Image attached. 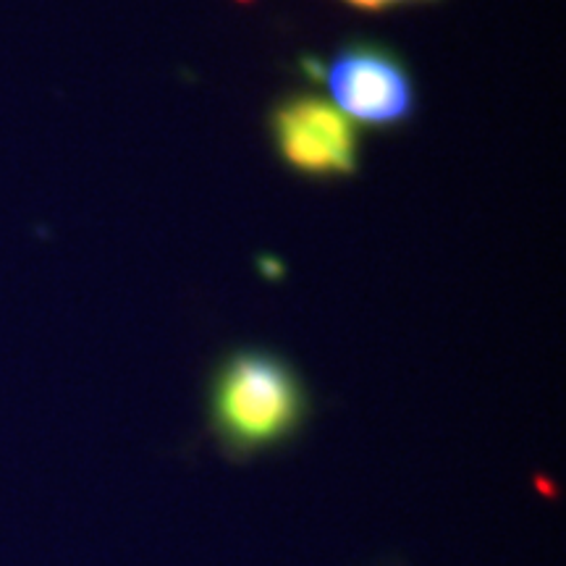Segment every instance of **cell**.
<instances>
[{"label":"cell","instance_id":"cell-2","mask_svg":"<svg viewBox=\"0 0 566 566\" xmlns=\"http://www.w3.org/2000/svg\"><path fill=\"white\" fill-rule=\"evenodd\" d=\"M304 71L321 76L336 108L373 129L412 122L417 90L405 59L378 42H346L328 61L304 59Z\"/></svg>","mask_w":566,"mask_h":566},{"label":"cell","instance_id":"cell-3","mask_svg":"<svg viewBox=\"0 0 566 566\" xmlns=\"http://www.w3.org/2000/svg\"><path fill=\"white\" fill-rule=\"evenodd\" d=\"M271 134L281 160L310 179H336L357 171V129L334 103L310 92L283 97L271 113Z\"/></svg>","mask_w":566,"mask_h":566},{"label":"cell","instance_id":"cell-1","mask_svg":"<svg viewBox=\"0 0 566 566\" xmlns=\"http://www.w3.org/2000/svg\"><path fill=\"white\" fill-rule=\"evenodd\" d=\"M210 417L233 454H258L289 441L307 417V391L286 359L265 349L233 352L210 388Z\"/></svg>","mask_w":566,"mask_h":566},{"label":"cell","instance_id":"cell-4","mask_svg":"<svg viewBox=\"0 0 566 566\" xmlns=\"http://www.w3.org/2000/svg\"><path fill=\"white\" fill-rule=\"evenodd\" d=\"M344 3H349L354 9H363V11H386V9H394V6L420 3V0H344Z\"/></svg>","mask_w":566,"mask_h":566}]
</instances>
